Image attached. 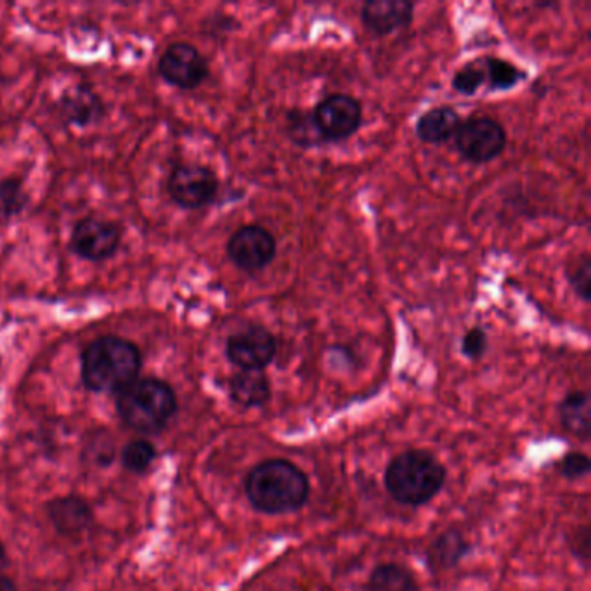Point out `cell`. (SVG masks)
Segmentation results:
<instances>
[{
	"mask_svg": "<svg viewBox=\"0 0 591 591\" xmlns=\"http://www.w3.org/2000/svg\"><path fill=\"white\" fill-rule=\"evenodd\" d=\"M246 496L258 512H296L309 498V479L299 466L287 460L258 463L246 477Z\"/></svg>",
	"mask_w": 591,
	"mask_h": 591,
	"instance_id": "1",
	"label": "cell"
},
{
	"mask_svg": "<svg viewBox=\"0 0 591 591\" xmlns=\"http://www.w3.org/2000/svg\"><path fill=\"white\" fill-rule=\"evenodd\" d=\"M141 352L132 341L120 337H101L85 347L82 380L94 392L115 394L138 380Z\"/></svg>",
	"mask_w": 591,
	"mask_h": 591,
	"instance_id": "2",
	"label": "cell"
},
{
	"mask_svg": "<svg viewBox=\"0 0 591 591\" xmlns=\"http://www.w3.org/2000/svg\"><path fill=\"white\" fill-rule=\"evenodd\" d=\"M445 468L433 454L409 450L397 454L385 471L389 495L401 505L420 507L429 503L444 486Z\"/></svg>",
	"mask_w": 591,
	"mask_h": 591,
	"instance_id": "3",
	"label": "cell"
},
{
	"mask_svg": "<svg viewBox=\"0 0 591 591\" xmlns=\"http://www.w3.org/2000/svg\"><path fill=\"white\" fill-rule=\"evenodd\" d=\"M117 408L130 429L153 433L174 417L177 397L171 385L162 380L138 379L118 392Z\"/></svg>",
	"mask_w": 591,
	"mask_h": 591,
	"instance_id": "4",
	"label": "cell"
},
{
	"mask_svg": "<svg viewBox=\"0 0 591 591\" xmlns=\"http://www.w3.org/2000/svg\"><path fill=\"white\" fill-rule=\"evenodd\" d=\"M453 139L463 159L477 165L493 162L507 148V132L500 121L480 115L462 120Z\"/></svg>",
	"mask_w": 591,
	"mask_h": 591,
	"instance_id": "5",
	"label": "cell"
},
{
	"mask_svg": "<svg viewBox=\"0 0 591 591\" xmlns=\"http://www.w3.org/2000/svg\"><path fill=\"white\" fill-rule=\"evenodd\" d=\"M278 340L263 325H246L231 335L225 344V356L234 367L245 371H264L275 361Z\"/></svg>",
	"mask_w": 591,
	"mask_h": 591,
	"instance_id": "6",
	"label": "cell"
},
{
	"mask_svg": "<svg viewBox=\"0 0 591 591\" xmlns=\"http://www.w3.org/2000/svg\"><path fill=\"white\" fill-rule=\"evenodd\" d=\"M314 126L323 141H346L362 124V106L349 94H332L313 112Z\"/></svg>",
	"mask_w": 591,
	"mask_h": 591,
	"instance_id": "7",
	"label": "cell"
},
{
	"mask_svg": "<svg viewBox=\"0 0 591 591\" xmlns=\"http://www.w3.org/2000/svg\"><path fill=\"white\" fill-rule=\"evenodd\" d=\"M278 243L271 231L263 225H243L228 242L231 263L246 273L263 271L275 260Z\"/></svg>",
	"mask_w": 591,
	"mask_h": 591,
	"instance_id": "8",
	"label": "cell"
},
{
	"mask_svg": "<svg viewBox=\"0 0 591 591\" xmlns=\"http://www.w3.org/2000/svg\"><path fill=\"white\" fill-rule=\"evenodd\" d=\"M169 195L183 209H204L219 193V179L204 165H181L169 177Z\"/></svg>",
	"mask_w": 591,
	"mask_h": 591,
	"instance_id": "9",
	"label": "cell"
},
{
	"mask_svg": "<svg viewBox=\"0 0 591 591\" xmlns=\"http://www.w3.org/2000/svg\"><path fill=\"white\" fill-rule=\"evenodd\" d=\"M165 82L183 91L200 88L209 77V63L192 44L175 43L163 53L159 63Z\"/></svg>",
	"mask_w": 591,
	"mask_h": 591,
	"instance_id": "10",
	"label": "cell"
},
{
	"mask_svg": "<svg viewBox=\"0 0 591 591\" xmlns=\"http://www.w3.org/2000/svg\"><path fill=\"white\" fill-rule=\"evenodd\" d=\"M120 240V230L113 222L89 217L73 228L70 246L79 257L101 263L117 254Z\"/></svg>",
	"mask_w": 591,
	"mask_h": 591,
	"instance_id": "11",
	"label": "cell"
},
{
	"mask_svg": "<svg viewBox=\"0 0 591 591\" xmlns=\"http://www.w3.org/2000/svg\"><path fill=\"white\" fill-rule=\"evenodd\" d=\"M415 5L408 0H373L362 5L361 20L370 32L385 37L412 25Z\"/></svg>",
	"mask_w": 591,
	"mask_h": 591,
	"instance_id": "12",
	"label": "cell"
},
{
	"mask_svg": "<svg viewBox=\"0 0 591 591\" xmlns=\"http://www.w3.org/2000/svg\"><path fill=\"white\" fill-rule=\"evenodd\" d=\"M460 124H462V117L456 109L451 106H436L418 118L415 130H417L418 139L427 144H444L454 138Z\"/></svg>",
	"mask_w": 591,
	"mask_h": 591,
	"instance_id": "13",
	"label": "cell"
},
{
	"mask_svg": "<svg viewBox=\"0 0 591 591\" xmlns=\"http://www.w3.org/2000/svg\"><path fill=\"white\" fill-rule=\"evenodd\" d=\"M230 392L243 408H257L271 399V385L264 371H240L231 379Z\"/></svg>",
	"mask_w": 591,
	"mask_h": 591,
	"instance_id": "14",
	"label": "cell"
},
{
	"mask_svg": "<svg viewBox=\"0 0 591 591\" xmlns=\"http://www.w3.org/2000/svg\"><path fill=\"white\" fill-rule=\"evenodd\" d=\"M560 424L576 438L588 439L591 432V406L588 392H570L558 406Z\"/></svg>",
	"mask_w": 591,
	"mask_h": 591,
	"instance_id": "15",
	"label": "cell"
},
{
	"mask_svg": "<svg viewBox=\"0 0 591 591\" xmlns=\"http://www.w3.org/2000/svg\"><path fill=\"white\" fill-rule=\"evenodd\" d=\"M103 112V103L89 88L73 89L61 101V115L76 126L94 124L100 120Z\"/></svg>",
	"mask_w": 591,
	"mask_h": 591,
	"instance_id": "16",
	"label": "cell"
},
{
	"mask_svg": "<svg viewBox=\"0 0 591 591\" xmlns=\"http://www.w3.org/2000/svg\"><path fill=\"white\" fill-rule=\"evenodd\" d=\"M468 552V543L459 531H448L429 549V566L433 570L451 569Z\"/></svg>",
	"mask_w": 591,
	"mask_h": 591,
	"instance_id": "17",
	"label": "cell"
},
{
	"mask_svg": "<svg viewBox=\"0 0 591 591\" xmlns=\"http://www.w3.org/2000/svg\"><path fill=\"white\" fill-rule=\"evenodd\" d=\"M364 591H417V581L403 566L383 564L371 572Z\"/></svg>",
	"mask_w": 591,
	"mask_h": 591,
	"instance_id": "18",
	"label": "cell"
},
{
	"mask_svg": "<svg viewBox=\"0 0 591 591\" xmlns=\"http://www.w3.org/2000/svg\"><path fill=\"white\" fill-rule=\"evenodd\" d=\"M486 88L491 92L510 91L528 77V71H524V68L515 67L507 59L493 58V56H486Z\"/></svg>",
	"mask_w": 591,
	"mask_h": 591,
	"instance_id": "19",
	"label": "cell"
},
{
	"mask_svg": "<svg viewBox=\"0 0 591 591\" xmlns=\"http://www.w3.org/2000/svg\"><path fill=\"white\" fill-rule=\"evenodd\" d=\"M486 84V58L474 59L471 63H466L454 73L453 80H451L454 91L460 92L463 96H474L475 92Z\"/></svg>",
	"mask_w": 591,
	"mask_h": 591,
	"instance_id": "20",
	"label": "cell"
},
{
	"mask_svg": "<svg viewBox=\"0 0 591 591\" xmlns=\"http://www.w3.org/2000/svg\"><path fill=\"white\" fill-rule=\"evenodd\" d=\"M288 136L292 138V141L299 147L311 148L320 144L323 141L321 134L317 132L316 126H314L313 113L293 112L288 113Z\"/></svg>",
	"mask_w": 591,
	"mask_h": 591,
	"instance_id": "21",
	"label": "cell"
},
{
	"mask_svg": "<svg viewBox=\"0 0 591 591\" xmlns=\"http://www.w3.org/2000/svg\"><path fill=\"white\" fill-rule=\"evenodd\" d=\"M50 513H53L55 524L63 531H79L88 522V507L73 498L58 501Z\"/></svg>",
	"mask_w": 591,
	"mask_h": 591,
	"instance_id": "22",
	"label": "cell"
},
{
	"mask_svg": "<svg viewBox=\"0 0 591 591\" xmlns=\"http://www.w3.org/2000/svg\"><path fill=\"white\" fill-rule=\"evenodd\" d=\"M154 459V448L148 441H134L127 445L121 454L124 466L132 472L147 471Z\"/></svg>",
	"mask_w": 591,
	"mask_h": 591,
	"instance_id": "23",
	"label": "cell"
},
{
	"mask_svg": "<svg viewBox=\"0 0 591 591\" xmlns=\"http://www.w3.org/2000/svg\"><path fill=\"white\" fill-rule=\"evenodd\" d=\"M569 283L575 290L576 296L584 302H590L591 299V263L590 257L584 255L581 260H578L575 269L569 271Z\"/></svg>",
	"mask_w": 591,
	"mask_h": 591,
	"instance_id": "24",
	"label": "cell"
},
{
	"mask_svg": "<svg viewBox=\"0 0 591 591\" xmlns=\"http://www.w3.org/2000/svg\"><path fill=\"white\" fill-rule=\"evenodd\" d=\"M23 205H25V195L16 181H4L0 184V210L5 216L22 212Z\"/></svg>",
	"mask_w": 591,
	"mask_h": 591,
	"instance_id": "25",
	"label": "cell"
},
{
	"mask_svg": "<svg viewBox=\"0 0 591 591\" xmlns=\"http://www.w3.org/2000/svg\"><path fill=\"white\" fill-rule=\"evenodd\" d=\"M487 347H489V338H487L486 332L480 326H474L463 335L462 355L465 358L477 361V359L486 355Z\"/></svg>",
	"mask_w": 591,
	"mask_h": 591,
	"instance_id": "26",
	"label": "cell"
},
{
	"mask_svg": "<svg viewBox=\"0 0 591 591\" xmlns=\"http://www.w3.org/2000/svg\"><path fill=\"white\" fill-rule=\"evenodd\" d=\"M590 459L583 453H569L564 456L563 462L558 463V472L566 477V479L575 480L581 479L590 472Z\"/></svg>",
	"mask_w": 591,
	"mask_h": 591,
	"instance_id": "27",
	"label": "cell"
},
{
	"mask_svg": "<svg viewBox=\"0 0 591 591\" xmlns=\"http://www.w3.org/2000/svg\"><path fill=\"white\" fill-rule=\"evenodd\" d=\"M0 591H18V588L14 587L13 581H9L4 576H0Z\"/></svg>",
	"mask_w": 591,
	"mask_h": 591,
	"instance_id": "28",
	"label": "cell"
},
{
	"mask_svg": "<svg viewBox=\"0 0 591 591\" xmlns=\"http://www.w3.org/2000/svg\"><path fill=\"white\" fill-rule=\"evenodd\" d=\"M2 563H4V552L0 548V566H2Z\"/></svg>",
	"mask_w": 591,
	"mask_h": 591,
	"instance_id": "29",
	"label": "cell"
}]
</instances>
